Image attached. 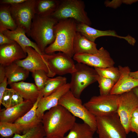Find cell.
<instances>
[{
  "label": "cell",
  "instance_id": "cell-30",
  "mask_svg": "<svg viewBox=\"0 0 138 138\" xmlns=\"http://www.w3.org/2000/svg\"><path fill=\"white\" fill-rule=\"evenodd\" d=\"M99 84L100 95H107L110 92L115 83L112 80L98 75L96 78Z\"/></svg>",
  "mask_w": 138,
  "mask_h": 138
},
{
  "label": "cell",
  "instance_id": "cell-5",
  "mask_svg": "<svg viewBox=\"0 0 138 138\" xmlns=\"http://www.w3.org/2000/svg\"><path fill=\"white\" fill-rule=\"evenodd\" d=\"M58 104L63 106L72 115L81 119L96 131V117L82 104L81 100L76 97L70 90L61 97Z\"/></svg>",
  "mask_w": 138,
  "mask_h": 138
},
{
  "label": "cell",
  "instance_id": "cell-4",
  "mask_svg": "<svg viewBox=\"0 0 138 138\" xmlns=\"http://www.w3.org/2000/svg\"><path fill=\"white\" fill-rule=\"evenodd\" d=\"M85 5L81 0H61L56 10L51 16L58 21L72 19L77 23L90 26L91 22L85 10Z\"/></svg>",
  "mask_w": 138,
  "mask_h": 138
},
{
  "label": "cell",
  "instance_id": "cell-11",
  "mask_svg": "<svg viewBox=\"0 0 138 138\" xmlns=\"http://www.w3.org/2000/svg\"><path fill=\"white\" fill-rule=\"evenodd\" d=\"M43 56L49 70L54 76L56 75L60 76L72 74L76 70L75 64L73 60L63 52L44 53Z\"/></svg>",
  "mask_w": 138,
  "mask_h": 138
},
{
  "label": "cell",
  "instance_id": "cell-9",
  "mask_svg": "<svg viewBox=\"0 0 138 138\" xmlns=\"http://www.w3.org/2000/svg\"><path fill=\"white\" fill-rule=\"evenodd\" d=\"M119 95L94 96L84 105L96 117L103 116L117 112Z\"/></svg>",
  "mask_w": 138,
  "mask_h": 138
},
{
  "label": "cell",
  "instance_id": "cell-41",
  "mask_svg": "<svg viewBox=\"0 0 138 138\" xmlns=\"http://www.w3.org/2000/svg\"><path fill=\"white\" fill-rule=\"evenodd\" d=\"M132 90L138 97V87L134 88Z\"/></svg>",
  "mask_w": 138,
  "mask_h": 138
},
{
  "label": "cell",
  "instance_id": "cell-32",
  "mask_svg": "<svg viewBox=\"0 0 138 138\" xmlns=\"http://www.w3.org/2000/svg\"><path fill=\"white\" fill-rule=\"evenodd\" d=\"M32 73L35 85L38 90L40 91L44 87L50 77L47 73L43 70H36Z\"/></svg>",
  "mask_w": 138,
  "mask_h": 138
},
{
  "label": "cell",
  "instance_id": "cell-3",
  "mask_svg": "<svg viewBox=\"0 0 138 138\" xmlns=\"http://www.w3.org/2000/svg\"><path fill=\"white\" fill-rule=\"evenodd\" d=\"M58 22L51 16L42 17L36 14L32 19L30 37L43 53H45V50L47 46L54 41L55 27Z\"/></svg>",
  "mask_w": 138,
  "mask_h": 138
},
{
  "label": "cell",
  "instance_id": "cell-7",
  "mask_svg": "<svg viewBox=\"0 0 138 138\" xmlns=\"http://www.w3.org/2000/svg\"><path fill=\"white\" fill-rule=\"evenodd\" d=\"M96 118L99 138H127L117 112Z\"/></svg>",
  "mask_w": 138,
  "mask_h": 138
},
{
  "label": "cell",
  "instance_id": "cell-38",
  "mask_svg": "<svg viewBox=\"0 0 138 138\" xmlns=\"http://www.w3.org/2000/svg\"><path fill=\"white\" fill-rule=\"evenodd\" d=\"M26 0H1L0 4H6L10 5L19 4L25 1Z\"/></svg>",
  "mask_w": 138,
  "mask_h": 138
},
{
  "label": "cell",
  "instance_id": "cell-39",
  "mask_svg": "<svg viewBox=\"0 0 138 138\" xmlns=\"http://www.w3.org/2000/svg\"><path fill=\"white\" fill-rule=\"evenodd\" d=\"M6 77L5 66L0 65V83L2 82Z\"/></svg>",
  "mask_w": 138,
  "mask_h": 138
},
{
  "label": "cell",
  "instance_id": "cell-31",
  "mask_svg": "<svg viewBox=\"0 0 138 138\" xmlns=\"http://www.w3.org/2000/svg\"><path fill=\"white\" fill-rule=\"evenodd\" d=\"M45 136L41 122L38 126L31 129L23 135L15 134L11 138H43Z\"/></svg>",
  "mask_w": 138,
  "mask_h": 138
},
{
  "label": "cell",
  "instance_id": "cell-43",
  "mask_svg": "<svg viewBox=\"0 0 138 138\" xmlns=\"http://www.w3.org/2000/svg\"><path fill=\"white\" fill-rule=\"evenodd\" d=\"M98 138V137H94V138Z\"/></svg>",
  "mask_w": 138,
  "mask_h": 138
},
{
  "label": "cell",
  "instance_id": "cell-13",
  "mask_svg": "<svg viewBox=\"0 0 138 138\" xmlns=\"http://www.w3.org/2000/svg\"><path fill=\"white\" fill-rule=\"evenodd\" d=\"M26 51L27 56L24 59L15 62L17 65L30 72H32L36 70H42L47 73L49 77L54 76L49 70L43 57V54L41 55L31 47H26Z\"/></svg>",
  "mask_w": 138,
  "mask_h": 138
},
{
  "label": "cell",
  "instance_id": "cell-14",
  "mask_svg": "<svg viewBox=\"0 0 138 138\" xmlns=\"http://www.w3.org/2000/svg\"><path fill=\"white\" fill-rule=\"evenodd\" d=\"M26 52L16 42L0 45V64L4 66L25 58Z\"/></svg>",
  "mask_w": 138,
  "mask_h": 138
},
{
  "label": "cell",
  "instance_id": "cell-34",
  "mask_svg": "<svg viewBox=\"0 0 138 138\" xmlns=\"http://www.w3.org/2000/svg\"><path fill=\"white\" fill-rule=\"evenodd\" d=\"M130 131L135 133L138 136V108L133 113L130 125Z\"/></svg>",
  "mask_w": 138,
  "mask_h": 138
},
{
  "label": "cell",
  "instance_id": "cell-24",
  "mask_svg": "<svg viewBox=\"0 0 138 138\" xmlns=\"http://www.w3.org/2000/svg\"><path fill=\"white\" fill-rule=\"evenodd\" d=\"M61 0H36V14L42 17L50 16L56 10Z\"/></svg>",
  "mask_w": 138,
  "mask_h": 138
},
{
  "label": "cell",
  "instance_id": "cell-29",
  "mask_svg": "<svg viewBox=\"0 0 138 138\" xmlns=\"http://www.w3.org/2000/svg\"><path fill=\"white\" fill-rule=\"evenodd\" d=\"M94 68L98 75L112 80L115 83L118 80L120 76L118 68L114 66L106 68Z\"/></svg>",
  "mask_w": 138,
  "mask_h": 138
},
{
  "label": "cell",
  "instance_id": "cell-21",
  "mask_svg": "<svg viewBox=\"0 0 138 138\" xmlns=\"http://www.w3.org/2000/svg\"><path fill=\"white\" fill-rule=\"evenodd\" d=\"M11 88L19 93L24 100H29L33 104L37 101L40 94L36 85L23 81L9 85Z\"/></svg>",
  "mask_w": 138,
  "mask_h": 138
},
{
  "label": "cell",
  "instance_id": "cell-2",
  "mask_svg": "<svg viewBox=\"0 0 138 138\" xmlns=\"http://www.w3.org/2000/svg\"><path fill=\"white\" fill-rule=\"evenodd\" d=\"M77 23L70 18L59 20L55 27L54 41L45 48V53L50 54L59 51L73 57L74 55L73 43L77 32Z\"/></svg>",
  "mask_w": 138,
  "mask_h": 138
},
{
  "label": "cell",
  "instance_id": "cell-42",
  "mask_svg": "<svg viewBox=\"0 0 138 138\" xmlns=\"http://www.w3.org/2000/svg\"><path fill=\"white\" fill-rule=\"evenodd\" d=\"M43 138H64V137H59L56 136H45Z\"/></svg>",
  "mask_w": 138,
  "mask_h": 138
},
{
  "label": "cell",
  "instance_id": "cell-33",
  "mask_svg": "<svg viewBox=\"0 0 138 138\" xmlns=\"http://www.w3.org/2000/svg\"><path fill=\"white\" fill-rule=\"evenodd\" d=\"M14 91V90L11 88L6 89L0 99V105H2L6 109L9 108Z\"/></svg>",
  "mask_w": 138,
  "mask_h": 138
},
{
  "label": "cell",
  "instance_id": "cell-12",
  "mask_svg": "<svg viewBox=\"0 0 138 138\" xmlns=\"http://www.w3.org/2000/svg\"><path fill=\"white\" fill-rule=\"evenodd\" d=\"M78 63H82L94 68H106L114 66L115 62L108 51L101 47L95 54L80 53L73 57Z\"/></svg>",
  "mask_w": 138,
  "mask_h": 138
},
{
  "label": "cell",
  "instance_id": "cell-23",
  "mask_svg": "<svg viewBox=\"0 0 138 138\" xmlns=\"http://www.w3.org/2000/svg\"><path fill=\"white\" fill-rule=\"evenodd\" d=\"M6 76L9 85L23 81L28 77L29 71L14 62L5 66Z\"/></svg>",
  "mask_w": 138,
  "mask_h": 138
},
{
  "label": "cell",
  "instance_id": "cell-8",
  "mask_svg": "<svg viewBox=\"0 0 138 138\" xmlns=\"http://www.w3.org/2000/svg\"><path fill=\"white\" fill-rule=\"evenodd\" d=\"M36 0H26L21 3L10 5L9 9L17 27L23 29L28 37L32 19L36 14L34 5Z\"/></svg>",
  "mask_w": 138,
  "mask_h": 138
},
{
  "label": "cell",
  "instance_id": "cell-18",
  "mask_svg": "<svg viewBox=\"0 0 138 138\" xmlns=\"http://www.w3.org/2000/svg\"><path fill=\"white\" fill-rule=\"evenodd\" d=\"M33 104L29 101L24 100L18 106L1 110L0 122L14 123L25 115Z\"/></svg>",
  "mask_w": 138,
  "mask_h": 138
},
{
  "label": "cell",
  "instance_id": "cell-25",
  "mask_svg": "<svg viewBox=\"0 0 138 138\" xmlns=\"http://www.w3.org/2000/svg\"><path fill=\"white\" fill-rule=\"evenodd\" d=\"M64 138H93L95 132L88 124L75 122Z\"/></svg>",
  "mask_w": 138,
  "mask_h": 138
},
{
  "label": "cell",
  "instance_id": "cell-10",
  "mask_svg": "<svg viewBox=\"0 0 138 138\" xmlns=\"http://www.w3.org/2000/svg\"><path fill=\"white\" fill-rule=\"evenodd\" d=\"M117 113L127 134L130 131V122L132 115L138 108V97L132 90L119 95Z\"/></svg>",
  "mask_w": 138,
  "mask_h": 138
},
{
  "label": "cell",
  "instance_id": "cell-26",
  "mask_svg": "<svg viewBox=\"0 0 138 138\" xmlns=\"http://www.w3.org/2000/svg\"><path fill=\"white\" fill-rule=\"evenodd\" d=\"M9 6V5L0 4V28L13 30L17 27L11 15Z\"/></svg>",
  "mask_w": 138,
  "mask_h": 138
},
{
  "label": "cell",
  "instance_id": "cell-15",
  "mask_svg": "<svg viewBox=\"0 0 138 138\" xmlns=\"http://www.w3.org/2000/svg\"><path fill=\"white\" fill-rule=\"evenodd\" d=\"M70 90V83H67L50 95L42 97L38 104L36 110L37 116L42 120L45 112L58 105L61 97Z\"/></svg>",
  "mask_w": 138,
  "mask_h": 138
},
{
  "label": "cell",
  "instance_id": "cell-37",
  "mask_svg": "<svg viewBox=\"0 0 138 138\" xmlns=\"http://www.w3.org/2000/svg\"><path fill=\"white\" fill-rule=\"evenodd\" d=\"M7 79L6 77L3 81L0 83V99H1L4 91L7 88Z\"/></svg>",
  "mask_w": 138,
  "mask_h": 138
},
{
  "label": "cell",
  "instance_id": "cell-20",
  "mask_svg": "<svg viewBox=\"0 0 138 138\" xmlns=\"http://www.w3.org/2000/svg\"><path fill=\"white\" fill-rule=\"evenodd\" d=\"M43 95L40 91V94L37 101L32 108L25 115L16 120L14 123L19 125L21 128L24 134L41 123L42 120L37 116L36 110L38 102Z\"/></svg>",
  "mask_w": 138,
  "mask_h": 138
},
{
  "label": "cell",
  "instance_id": "cell-22",
  "mask_svg": "<svg viewBox=\"0 0 138 138\" xmlns=\"http://www.w3.org/2000/svg\"><path fill=\"white\" fill-rule=\"evenodd\" d=\"M97 44L91 41L77 32L73 43V50L74 54L80 53L95 54L98 50Z\"/></svg>",
  "mask_w": 138,
  "mask_h": 138
},
{
  "label": "cell",
  "instance_id": "cell-1",
  "mask_svg": "<svg viewBox=\"0 0 138 138\" xmlns=\"http://www.w3.org/2000/svg\"><path fill=\"white\" fill-rule=\"evenodd\" d=\"M75 117L58 105L44 113L41 120L46 136L63 137L75 122Z\"/></svg>",
  "mask_w": 138,
  "mask_h": 138
},
{
  "label": "cell",
  "instance_id": "cell-19",
  "mask_svg": "<svg viewBox=\"0 0 138 138\" xmlns=\"http://www.w3.org/2000/svg\"><path fill=\"white\" fill-rule=\"evenodd\" d=\"M0 30L10 39L17 43L26 52V47H31L41 55L44 54L41 52L35 42L31 41L27 37L25 31L23 29L17 27L15 30H11L0 28Z\"/></svg>",
  "mask_w": 138,
  "mask_h": 138
},
{
  "label": "cell",
  "instance_id": "cell-28",
  "mask_svg": "<svg viewBox=\"0 0 138 138\" xmlns=\"http://www.w3.org/2000/svg\"><path fill=\"white\" fill-rule=\"evenodd\" d=\"M22 129L18 124L15 123L0 122V134L3 137L11 136L14 134H20Z\"/></svg>",
  "mask_w": 138,
  "mask_h": 138
},
{
  "label": "cell",
  "instance_id": "cell-40",
  "mask_svg": "<svg viewBox=\"0 0 138 138\" xmlns=\"http://www.w3.org/2000/svg\"><path fill=\"white\" fill-rule=\"evenodd\" d=\"M130 76L132 77L138 79V71L134 72H130Z\"/></svg>",
  "mask_w": 138,
  "mask_h": 138
},
{
  "label": "cell",
  "instance_id": "cell-17",
  "mask_svg": "<svg viewBox=\"0 0 138 138\" xmlns=\"http://www.w3.org/2000/svg\"><path fill=\"white\" fill-rule=\"evenodd\" d=\"M76 30L77 32L80 33L88 39L94 42L98 37L106 36H114L124 39L130 44H132L134 40V38L129 35L125 37L120 36L118 35L114 30H101L94 29L83 23H77Z\"/></svg>",
  "mask_w": 138,
  "mask_h": 138
},
{
  "label": "cell",
  "instance_id": "cell-36",
  "mask_svg": "<svg viewBox=\"0 0 138 138\" xmlns=\"http://www.w3.org/2000/svg\"><path fill=\"white\" fill-rule=\"evenodd\" d=\"M14 41L9 39L4 34L2 31L0 30V45L10 44L13 42Z\"/></svg>",
  "mask_w": 138,
  "mask_h": 138
},
{
  "label": "cell",
  "instance_id": "cell-27",
  "mask_svg": "<svg viewBox=\"0 0 138 138\" xmlns=\"http://www.w3.org/2000/svg\"><path fill=\"white\" fill-rule=\"evenodd\" d=\"M66 77L60 76L54 78H50L43 88L41 91L43 97L48 96L55 91L67 83Z\"/></svg>",
  "mask_w": 138,
  "mask_h": 138
},
{
  "label": "cell",
  "instance_id": "cell-35",
  "mask_svg": "<svg viewBox=\"0 0 138 138\" xmlns=\"http://www.w3.org/2000/svg\"><path fill=\"white\" fill-rule=\"evenodd\" d=\"M24 100V99L21 96L14 90L9 108L18 106L23 102Z\"/></svg>",
  "mask_w": 138,
  "mask_h": 138
},
{
  "label": "cell",
  "instance_id": "cell-16",
  "mask_svg": "<svg viewBox=\"0 0 138 138\" xmlns=\"http://www.w3.org/2000/svg\"><path fill=\"white\" fill-rule=\"evenodd\" d=\"M118 68L120 76L112 89L110 94L120 95L138 87V79L133 78L130 76L131 70L128 66L123 67L119 65Z\"/></svg>",
  "mask_w": 138,
  "mask_h": 138
},
{
  "label": "cell",
  "instance_id": "cell-6",
  "mask_svg": "<svg viewBox=\"0 0 138 138\" xmlns=\"http://www.w3.org/2000/svg\"><path fill=\"white\" fill-rule=\"evenodd\" d=\"M75 67L76 71L71 74L70 90L76 97L80 98L84 90L97 81L98 74L94 68L82 63L77 62Z\"/></svg>",
  "mask_w": 138,
  "mask_h": 138
}]
</instances>
